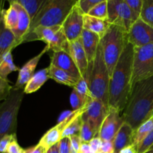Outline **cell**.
I'll return each mask as SVG.
<instances>
[{
    "instance_id": "6da1fadb",
    "label": "cell",
    "mask_w": 153,
    "mask_h": 153,
    "mask_svg": "<svg viewBox=\"0 0 153 153\" xmlns=\"http://www.w3.org/2000/svg\"><path fill=\"white\" fill-rule=\"evenodd\" d=\"M134 46L127 43L110 78L108 107L122 112L125 109L131 89Z\"/></svg>"
},
{
    "instance_id": "7a4b0ae2",
    "label": "cell",
    "mask_w": 153,
    "mask_h": 153,
    "mask_svg": "<svg viewBox=\"0 0 153 153\" xmlns=\"http://www.w3.org/2000/svg\"><path fill=\"white\" fill-rule=\"evenodd\" d=\"M122 117L135 130L152 117L153 76L133 84Z\"/></svg>"
},
{
    "instance_id": "3957f363",
    "label": "cell",
    "mask_w": 153,
    "mask_h": 153,
    "mask_svg": "<svg viewBox=\"0 0 153 153\" xmlns=\"http://www.w3.org/2000/svg\"><path fill=\"white\" fill-rule=\"evenodd\" d=\"M84 79L88 83L92 98L101 100L108 106L110 76L100 43L95 58L92 62L88 63V70Z\"/></svg>"
},
{
    "instance_id": "277c9868",
    "label": "cell",
    "mask_w": 153,
    "mask_h": 153,
    "mask_svg": "<svg viewBox=\"0 0 153 153\" xmlns=\"http://www.w3.org/2000/svg\"><path fill=\"white\" fill-rule=\"evenodd\" d=\"M77 1L78 0H47L39 13L31 20L28 33L32 31L37 27L62 25L73 7L76 4Z\"/></svg>"
},
{
    "instance_id": "5b68a950",
    "label": "cell",
    "mask_w": 153,
    "mask_h": 153,
    "mask_svg": "<svg viewBox=\"0 0 153 153\" xmlns=\"http://www.w3.org/2000/svg\"><path fill=\"white\" fill-rule=\"evenodd\" d=\"M128 43L127 31L119 25L110 23L107 31L100 40L110 78Z\"/></svg>"
},
{
    "instance_id": "8992f818",
    "label": "cell",
    "mask_w": 153,
    "mask_h": 153,
    "mask_svg": "<svg viewBox=\"0 0 153 153\" xmlns=\"http://www.w3.org/2000/svg\"><path fill=\"white\" fill-rule=\"evenodd\" d=\"M24 89H15L0 102V140L7 134H16L17 117L24 98Z\"/></svg>"
},
{
    "instance_id": "52a82bcc",
    "label": "cell",
    "mask_w": 153,
    "mask_h": 153,
    "mask_svg": "<svg viewBox=\"0 0 153 153\" xmlns=\"http://www.w3.org/2000/svg\"><path fill=\"white\" fill-rule=\"evenodd\" d=\"M153 76V43L134 47L131 85Z\"/></svg>"
},
{
    "instance_id": "ba28073f",
    "label": "cell",
    "mask_w": 153,
    "mask_h": 153,
    "mask_svg": "<svg viewBox=\"0 0 153 153\" xmlns=\"http://www.w3.org/2000/svg\"><path fill=\"white\" fill-rule=\"evenodd\" d=\"M139 16L125 0H108V22L119 25L128 32Z\"/></svg>"
},
{
    "instance_id": "9c48e42d",
    "label": "cell",
    "mask_w": 153,
    "mask_h": 153,
    "mask_svg": "<svg viewBox=\"0 0 153 153\" xmlns=\"http://www.w3.org/2000/svg\"><path fill=\"white\" fill-rule=\"evenodd\" d=\"M109 107L102 101L97 99H91L82 114V120L88 121L92 126L98 136L100 127L108 112Z\"/></svg>"
},
{
    "instance_id": "30bf717a",
    "label": "cell",
    "mask_w": 153,
    "mask_h": 153,
    "mask_svg": "<svg viewBox=\"0 0 153 153\" xmlns=\"http://www.w3.org/2000/svg\"><path fill=\"white\" fill-rule=\"evenodd\" d=\"M128 42L134 47H140L153 43V28L140 17L127 32Z\"/></svg>"
},
{
    "instance_id": "8fae6325",
    "label": "cell",
    "mask_w": 153,
    "mask_h": 153,
    "mask_svg": "<svg viewBox=\"0 0 153 153\" xmlns=\"http://www.w3.org/2000/svg\"><path fill=\"white\" fill-rule=\"evenodd\" d=\"M84 13L76 3L62 24V29L69 42L81 37L83 31Z\"/></svg>"
},
{
    "instance_id": "7c38bea8",
    "label": "cell",
    "mask_w": 153,
    "mask_h": 153,
    "mask_svg": "<svg viewBox=\"0 0 153 153\" xmlns=\"http://www.w3.org/2000/svg\"><path fill=\"white\" fill-rule=\"evenodd\" d=\"M85 108H86V107L82 109H80V110L73 111V113L70 116L67 117L66 119L58 122V123L57 125H55V126L52 127V128H50L49 131H47L45 133L44 135L41 137V139L39 141V144L41 145L42 146H43L47 150L51 146L58 143L61 139V137H62V134L64 132V129L66 128V127L76 117H78L79 114L83 113L85 111Z\"/></svg>"
},
{
    "instance_id": "4fadbf2b",
    "label": "cell",
    "mask_w": 153,
    "mask_h": 153,
    "mask_svg": "<svg viewBox=\"0 0 153 153\" xmlns=\"http://www.w3.org/2000/svg\"><path fill=\"white\" fill-rule=\"evenodd\" d=\"M123 123L124 120L123 117L120 116V112L116 109L109 108L107 116L100 127L98 137L102 141H113L115 135Z\"/></svg>"
},
{
    "instance_id": "5bb4252c",
    "label": "cell",
    "mask_w": 153,
    "mask_h": 153,
    "mask_svg": "<svg viewBox=\"0 0 153 153\" xmlns=\"http://www.w3.org/2000/svg\"><path fill=\"white\" fill-rule=\"evenodd\" d=\"M50 64L66 71L77 80L82 78L80 72L71 55L66 51L53 52L51 55Z\"/></svg>"
},
{
    "instance_id": "9a60e30c",
    "label": "cell",
    "mask_w": 153,
    "mask_h": 153,
    "mask_svg": "<svg viewBox=\"0 0 153 153\" xmlns=\"http://www.w3.org/2000/svg\"><path fill=\"white\" fill-rule=\"evenodd\" d=\"M49 50V47L46 46L44 49L38 55L33 57L31 59H30L28 62L24 64L22 68L19 69L17 80H16L14 86L13 87V88H15V89H24L30 79L34 76V70H35L40 60L41 59L43 55Z\"/></svg>"
},
{
    "instance_id": "2e32d148",
    "label": "cell",
    "mask_w": 153,
    "mask_h": 153,
    "mask_svg": "<svg viewBox=\"0 0 153 153\" xmlns=\"http://www.w3.org/2000/svg\"><path fill=\"white\" fill-rule=\"evenodd\" d=\"M68 53L71 55L75 64L77 66L82 77L85 78L88 70V61L81 37L74 41L70 42Z\"/></svg>"
},
{
    "instance_id": "e0dca14e",
    "label": "cell",
    "mask_w": 153,
    "mask_h": 153,
    "mask_svg": "<svg viewBox=\"0 0 153 153\" xmlns=\"http://www.w3.org/2000/svg\"><path fill=\"white\" fill-rule=\"evenodd\" d=\"M11 3L14 4L15 7H16L18 10V13H19L17 26L16 27V28L12 32L14 34L18 44L20 45L22 43V40H23L24 37L29 30L31 19L27 10L22 5H20V4L16 2Z\"/></svg>"
},
{
    "instance_id": "ac0fdd59",
    "label": "cell",
    "mask_w": 153,
    "mask_h": 153,
    "mask_svg": "<svg viewBox=\"0 0 153 153\" xmlns=\"http://www.w3.org/2000/svg\"><path fill=\"white\" fill-rule=\"evenodd\" d=\"M61 27L62 25L52 27H37L24 37L22 43L34 41V40H41L48 44L53 39L55 34L61 29Z\"/></svg>"
},
{
    "instance_id": "d6986e66",
    "label": "cell",
    "mask_w": 153,
    "mask_h": 153,
    "mask_svg": "<svg viewBox=\"0 0 153 153\" xmlns=\"http://www.w3.org/2000/svg\"><path fill=\"white\" fill-rule=\"evenodd\" d=\"M19 46L12 31L5 27L3 16L0 18V59L9 52Z\"/></svg>"
},
{
    "instance_id": "ffe728a7",
    "label": "cell",
    "mask_w": 153,
    "mask_h": 153,
    "mask_svg": "<svg viewBox=\"0 0 153 153\" xmlns=\"http://www.w3.org/2000/svg\"><path fill=\"white\" fill-rule=\"evenodd\" d=\"M81 38L83 43L84 49L86 52L88 63L92 62L97 55V49H98L101 38L96 33L86 29H83Z\"/></svg>"
},
{
    "instance_id": "44dd1931",
    "label": "cell",
    "mask_w": 153,
    "mask_h": 153,
    "mask_svg": "<svg viewBox=\"0 0 153 153\" xmlns=\"http://www.w3.org/2000/svg\"><path fill=\"white\" fill-rule=\"evenodd\" d=\"M133 134L132 128L124 123L113 140L114 153H119L124 148L133 145Z\"/></svg>"
},
{
    "instance_id": "7402d4cb",
    "label": "cell",
    "mask_w": 153,
    "mask_h": 153,
    "mask_svg": "<svg viewBox=\"0 0 153 153\" xmlns=\"http://www.w3.org/2000/svg\"><path fill=\"white\" fill-rule=\"evenodd\" d=\"M109 25L110 23L107 20H103L88 14H84V29L96 33L100 36V38H102L105 34Z\"/></svg>"
},
{
    "instance_id": "603a6c76",
    "label": "cell",
    "mask_w": 153,
    "mask_h": 153,
    "mask_svg": "<svg viewBox=\"0 0 153 153\" xmlns=\"http://www.w3.org/2000/svg\"><path fill=\"white\" fill-rule=\"evenodd\" d=\"M49 79H50L49 76V67L37 71L30 79L24 88L25 94H32L37 91Z\"/></svg>"
},
{
    "instance_id": "cb8c5ba5",
    "label": "cell",
    "mask_w": 153,
    "mask_h": 153,
    "mask_svg": "<svg viewBox=\"0 0 153 153\" xmlns=\"http://www.w3.org/2000/svg\"><path fill=\"white\" fill-rule=\"evenodd\" d=\"M49 78L53 79L55 82L61 84V85L72 87V88H73L79 81L70 76L66 71L51 64L49 67Z\"/></svg>"
},
{
    "instance_id": "d4e9b609",
    "label": "cell",
    "mask_w": 153,
    "mask_h": 153,
    "mask_svg": "<svg viewBox=\"0 0 153 153\" xmlns=\"http://www.w3.org/2000/svg\"><path fill=\"white\" fill-rule=\"evenodd\" d=\"M9 2H16L22 5L29 14L31 20L39 13L47 0H6Z\"/></svg>"
},
{
    "instance_id": "484cf974",
    "label": "cell",
    "mask_w": 153,
    "mask_h": 153,
    "mask_svg": "<svg viewBox=\"0 0 153 153\" xmlns=\"http://www.w3.org/2000/svg\"><path fill=\"white\" fill-rule=\"evenodd\" d=\"M69 43L67 38L66 37L65 34L61 27V29L55 34L53 39L50 41V43L46 44L49 47V50H52L53 52H59V51H66L68 52Z\"/></svg>"
},
{
    "instance_id": "4316f807",
    "label": "cell",
    "mask_w": 153,
    "mask_h": 153,
    "mask_svg": "<svg viewBox=\"0 0 153 153\" xmlns=\"http://www.w3.org/2000/svg\"><path fill=\"white\" fill-rule=\"evenodd\" d=\"M153 130V117L141 124L133 134V145L136 147Z\"/></svg>"
},
{
    "instance_id": "83f0119b",
    "label": "cell",
    "mask_w": 153,
    "mask_h": 153,
    "mask_svg": "<svg viewBox=\"0 0 153 153\" xmlns=\"http://www.w3.org/2000/svg\"><path fill=\"white\" fill-rule=\"evenodd\" d=\"M2 16L6 28L13 31L17 26L18 19H19L18 10L13 3H10V6L6 10L4 9Z\"/></svg>"
},
{
    "instance_id": "f1b7e54d",
    "label": "cell",
    "mask_w": 153,
    "mask_h": 153,
    "mask_svg": "<svg viewBox=\"0 0 153 153\" xmlns=\"http://www.w3.org/2000/svg\"><path fill=\"white\" fill-rule=\"evenodd\" d=\"M11 52H7L0 59V76L4 79H7V76L13 72L19 70V69L13 63Z\"/></svg>"
},
{
    "instance_id": "f546056e",
    "label": "cell",
    "mask_w": 153,
    "mask_h": 153,
    "mask_svg": "<svg viewBox=\"0 0 153 153\" xmlns=\"http://www.w3.org/2000/svg\"><path fill=\"white\" fill-rule=\"evenodd\" d=\"M83 114V113H82ZM79 114V116L76 117L64 129V132L62 134V137H70L73 135H79L80 134L81 128H82V114Z\"/></svg>"
},
{
    "instance_id": "4dcf8cb0",
    "label": "cell",
    "mask_w": 153,
    "mask_h": 153,
    "mask_svg": "<svg viewBox=\"0 0 153 153\" xmlns=\"http://www.w3.org/2000/svg\"><path fill=\"white\" fill-rule=\"evenodd\" d=\"M140 18L153 28V0H143Z\"/></svg>"
},
{
    "instance_id": "1f68e13d",
    "label": "cell",
    "mask_w": 153,
    "mask_h": 153,
    "mask_svg": "<svg viewBox=\"0 0 153 153\" xmlns=\"http://www.w3.org/2000/svg\"><path fill=\"white\" fill-rule=\"evenodd\" d=\"M91 99L93 98H85L81 96L75 89H73V91L70 95V104L73 107V111H78L84 108L89 103Z\"/></svg>"
},
{
    "instance_id": "d6a6232c",
    "label": "cell",
    "mask_w": 153,
    "mask_h": 153,
    "mask_svg": "<svg viewBox=\"0 0 153 153\" xmlns=\"http://www.w3.org/2000/svg\"><path fill=\"white\" fill-rule=\"evenodd\" d=\"M79 137L82 143H89L93 138L97 137V135L90 123L88 121L82 120V128H81Z\"/></svg>"
},
{
    "instance_id": "836d02e7",
    "label": "cell",
    "mask_w": 153,
    "mask_h": 153,
    "mask_svg": "<svg viewBox=\"0 0 153 153\" xmlns=\"http://www.w3.org/2000/svg\"><path fill=\"white\" fill-rule=\"evenodd\" d=\"M87 14L108 21V1L100 3L93 7Z\"/></svg>"
},
{
    "instance_id": "e575fe53",
    "label": "cell",
    "mask_w": 153,
    "mask_h": 153,
    "mask_svg": "<svg viewBox=\"0 0 153 153\" xmlns=\"http://www.w3.org/2000/svg\"><path fill=\"white\" fill-rule=\"evenodd\" d=\"M13 86L10 84L7 79H4L0 76V101L5 100L11 93Z\"/></svg>"
},
{
    "instance_id": "d590c367",
    "label": "cell",
    "mask_w": 153,
    "mask_h": 153,
    "mask_svg": "<svg viewBox=\"0 0 153 153\" xmlns=\"http://www.w3.org/2000/svg\"><path fill=\"white\" fill-rule=\"evenodd\" d=\"M105 1L108 0H78L77 5L84 14H87L93 7Z\"/></svg>"
},
{
    "instance_id": "8d00e7d4",
    "label": "cell",
    "mask_w": 153,
    "mask_h": 153,
    "mask_svg": "<svg viewBox=\"0 0 153 153\" xmlns=\"http://www.w3.org/2000/svg\"><path fill=\"white\" fill-rule=\"evenodd\" d=\"M73 89L76 90L81 96L85 97V98H92L91 91H90L87 82L83 77L81 78L77 82L76 85L73 87Z\"/></svg>"
},
{
    "instance_id": "74e56055",
    "label": "cell",
    "mask_w": 153,
    "mask_h": 153,
    "mask_svg": "<svg viewBox=\"0 0 153 153\" xmlns=\"http://www.w3.org/2000/svg\"><path fill=\"white\" fill-rule=\"evenodd\" d=\"M153 146V130L137 146V153L147 152Z\"/></svg>"
},
{
    "instance_id": "f35d334b",
    "label": "cell",
    "mask_w": 153,
    "mask_h": 153,
    "mask_svg": "<svg viewBox=\"0 0 153 153\" xmlns=\"http://www.w3.org/2000/svg\"><path fill=\"white\" fill-rule=\"evenodd\" d=\"M16 138V134H7L0 140V153L7 152L10 143Z\"/></svg>"
},
{
    "instance_id": "ab89813d",
    "label": "cell",
    "mask_w": 153,
    "mask_h": 153,
    "mask_svg": "<svg viewBox=\"0 0 153 153\" xmlns=\"http://www.w3.org/2000/svg\"><path fill=\"white\" fill-rule=\"evenodd\" d=\"M70 153H79L82 141L79 135L70 136Z\"/></svg>"
},
{
    "instance_id": "60d3db41",
    "label": "cell",
    "mask_w": 153,
    "mask_h": 153,
    "mask_svg": "<svg viewBox=\"0 0 153 153\" xmlns=\"http://www.w3.org/2000/svg\"><path fill=\"white\" fill-rule=\"evenodd\" d=\"M125 1L134 10V13L140 17V13L141 11L143 0H125Z\"/></svg>"
},
{
    "instance_id": "b9f144b4",
    "label": "cell",
    "mask_w": 153,
    "mask_h": 153,
    "mask_svg": "<svg viewBox=\"0 0 153 153\" xmlns=\"http://www.w3.org/2000/svg\"><path fill=\"white\" fill-rule=\"evenodd\" d=\"M60 153H70V140L69 137H63L58 143Z\"/></svg>"
},
{
    "instance_id": "7bdbcfd3",
    "label": "cell",
    "mask_w": 153,
    "mask_h": 153,
    "mask_svg": "<svg viewBox=\"0 0 153 153\" xmlns=\"http://www.w3.org/2000/svg\"><path fill=\"white\" fill-rule=\"evenodd\" d=\"M7 153H25V149H23L19 145L17 138L14 139L9 145Z\"/></svg>"
},
{
    "instance_id": "ee69618b",
    "label": "cell",
    "mask_w": 153,
    "mask_h": 153,
    "mask_svg": "<svg viewBox=\"0 0 153 153\" xmlns=\"http://www.w3.org/2000/svg\"><path fill=\"white\" fill-rule=\"evenodd\" d=\"M102 140L100 137H95L89 142V145L95 153H99L101 151L102 145Z\"/></svg>"
},
{
    "instance_id": "f6af8a7d",
    "label": "cell",
    "mask_w": 153,
    "mask_h": 153,
    "mask_svg": "<svg viewBox=\"0 0 153 153\" xmlns=\"http://www.w3.org/2000/svg\"><path fill=\"white\" fill-rule=\"evenodd\" d=\"M100 152L102 153H114L113 141H103Z\"/></svg>"
},
{
    "instance_id": "bcb514c9",
    "label": "cell",
    "mask_w": 153,
    "mask_h": 153,
    "mask_svg": "<svg viewBox=\"0 0 153 153\" xmlns=\"http://www.w3.org/2000/svg\"><path fill=\"white\" fill-rule=\"evenodd\" d=\"M46 149L38 143L35 146L25 149V153H46Z\"/></svg>"
},
{
    "instance_id": "7dc6e473",
    "label": "cell",
    "mask_w": 153,
    "mask_h": 153,
    "mask_svg": "<svg viewBox=\"0 0 153 153\" xmlns=\"http://www.w3.org/2000/svg\"><path fill=\"white\" fill-rule=\"evenodd\" d=\"M79 153H95L91 149L88 143H82L81 145L80 150Z\"/></svg>"
},
{
    "instance_id": "c3c4849f",
    "label": "cell",
    "mask_w": 153,
    "mask_h": 153,
    "mask_svg": "<svg viewBox=\"0 0 153 153\" xmlns=\"http://www.w3.org/2000/svg\"><path fill=\"white\" fill-rule=\"evenodd\" d=\"M119 153H137V151L134 145H131L123 149Z\"/></svg>"
},
{
    "instance_id": "681fc988",
    "label": "cell",
    "mask_w": 153,
    "mask_h": 153,
    "mask_svg": "<svg viewBox=\"0 0 153 153\" xmlns=\"http://www.w3.org/2000/svg\"><path fill=\"white\" fill-rule=\"evenodd\" d=\"M46 153H60L59 152V149H58V144L56 143V144L53 145L52 146H51L49 149H48L46 150Z\"/></svg>"
},
{
    "instance_id": "f907efd6",
    "label": "cell",
    "mask_w": 153,
    "mask_h": 153,
    "mask_svg": "<svg viewBox=\"0 0 153 153\" xmlns=\"http://www.w3.org/2000/svg\"><path fill=\"white\" fill-rule=\"evenodd\" d=\"M6 1V0H0V18L2 16L3 10H4V2Z\"/></svg>"
},
{
    "instance_id": "816d5d0a",
    "label": "cell",
    "mask_w": 153,
    "mask_h": 153,
    "mask_svg": "<svg viewBox=\"0 0 153 153\" xmlns=\"http://www.w3.org/2000/svg\"><path fill=\"white\" fill-rule=\"evenodd\" d=\"M146 153H153V149H151V150H149Z\"/></svg>"
},
{
    "instance_id": "f5cc1de1",
    "label": "cell",
    "mask_w": 153,
    "mask_h": 153,
    "mask_svg": "<svg viewBox=\"0 0 153 153\" xmlns=\"http://www.w3.org/2000/svg\"><path fill=\"white\" fill-rule=\"evenodd\" d=\"M151 149H153V146H152V147H151V149H149V150H151Z\"/></svg>"
},
{
    "instance_id": "db71d44e",
    "label": "cell",
    "mask_w": 153,
    "mask_h": 153,
    "mask_svg": "<svg viewBox=\"0 0 153 153\" xmlns=\"http://www.w3.org/2000/svg\"><path fill=\"white\" fill-rule=\"evenodd\" d=\"M152 117H153V111H152Z\"/></svg>"
},
{
    "instance_id": "11a10c76",
    "label": "cell",
    "mask_w": 153,
    "mask_h": 153,
    "mask_svg": "<svg viewBox=\"0 0 153 153\" xmlns=\"http://www.w3.org/2000/svg\"><path fill=\"white\" fill-rule=\"evenodd\" d=\"M99 153H102V152H99Z\"/></svg>"
},
{
    "instance_id": "9f6ffc18",
    "label": "cell",
    "mask_w": 153,
    "mask_h": 153,
    "mask_svg": "<svg viewBox=\"0 0 153 153\" xmlns=\"http://www.w3.org/2000/svg\"><path fill=\"white\" fill-rule=\"evenodd\" d=\"M4 153H7V152H4Z\"/></svg>"
}]
</instances>
